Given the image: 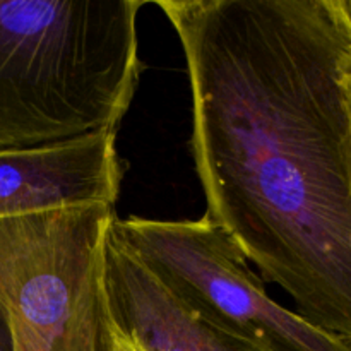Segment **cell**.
Instances as JSON below:
<instances>
[{
    "label": "cell",
    "mask_w": 351,
    "mask_h": 351,
    "mask_svg": "<svg viewBox=\"0 0 351 351\" xmlns=\"http://www.w3.org/2000/svg\"><path fill=\"white\" fill-rule=\"evenodd\" d=\"M192 91L206 218L351 348L350 0H158Z\"/></svg>",
    "instance_id": "1"
},
{
    "label": "cell",
    "mask_w": 351,
    "mask_h": 351,
    "mask_svg": "<svg viewBox=\"0 0 351 351\" xmlns=\"http://www.w3.org/2000/svg\"><path fill=\"white\" fill-rule=\"evenodd\" d=\"M144 0H0V149L119 129Z\"/></svg>",
    "instance_id": "2"
},
{
    "label": "cell",
    "mask_w": 351,
    "mask_h": 351,
    "mask_svg": "<svg viewBox=\"0 0 351 351\" xmlns=\"http://www.w3.org/2000/svg\"><path fill=\"white\" fill-rule=\"evenodd\" d=\"M115 206L0 219V312L12 351H113L105 254Z\"/></svg>",
    "instance_id": "3"
},
{
    "label": "cell",
    "mask_w": 351,
    "mask_h": 351,
    "mask_svg": "<svg viewBox=\"0 0 351 351\" xmlns=\"http://www.w3.org/2000/svg\"><path fill=\"white\" fill-rule=\"evenodd\" d=\"M113 230L173 293L215 324L278 351H351L266 293L232 237L201 219L115 218Z\"/></svg>",
    "instance_id": "4"
},
{
    "label": "cell",
    "mask_w": 351,
    "mask_h": 351,
    "mask_svg": "<svg viewBox=\"0 0 351 351\" xmlns=\"http://www.w3.org/2000/svg\"><path fill=\"white\" fill-rule=\"evenodd\" d=\"M122 178L117 129L0 149V219L88 204L115 206Z\"/></svg>",
    "instance_id": "5"
},
{
    "label": "cell",
    "mask_w": 351,
    "mask_h": 351,
    "mask_svg": "<svg viewBox=\"0 0 351 351\" xmlns=\"http://www.w3.org/2000/svg\"><path fill=\"white\" fill-rule=\"evenodd\" d=\"M105 288L113 331L136 351H278L215 324L185 304L110 230Z\"/></svg>",
    "instance_id": "6"
},
{
    "label": "cell",
    "mask_w": 351,
    "mask_h": 351,
    "mask_svg": "<svg viewBox=\"0 0 351 351\" xmlns=\"http://www.w3.org/2000/svg\"><path fill=\"white\" fill-rule=\"evenodd\" d=\"M0 351H12L9 329H7L5 319H3L2 312H0Z\"/></svg>",
    "instance_id": "7"
},
{
    "label": "cell",
    "mask_w": 351,
    "mask_h": 351,
    "mask_svg": "<svg viewBox=\"0 0 351 351\" xmlns=\"http://www.w3.org/2000/svg\"><path fill=\"white\" fill-rule=\"evenodd\" d=\"M113 351H136L125 339H122L120 336L115 335V346H113Z\"/></svg>",
    "instance_id": "8"
},
{
    "label": "cell",
    "mask_w": 351,
    "mask_h": 351,
    "mask_svg": "<svg viewBox=\"0 0 351 351\" xmlns=\"http://www.w3.org/2000/svg\"><path fill=\"white\" fill-rule=\"evenodd\" d=\"M350 3H351V0H350Z\"/></svg>",
    "instance_id": "9"
}]
</instances>
